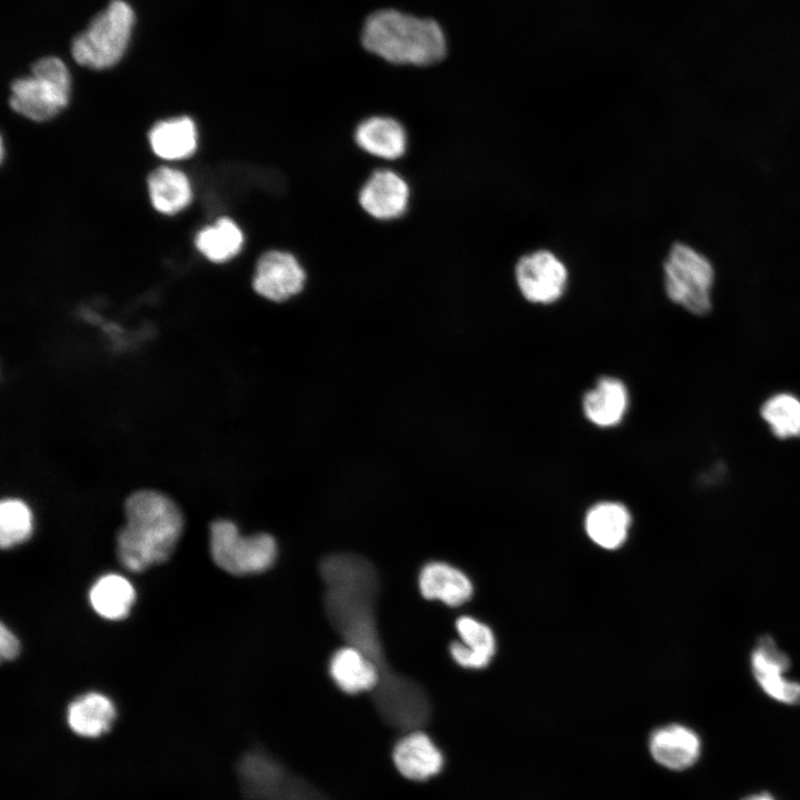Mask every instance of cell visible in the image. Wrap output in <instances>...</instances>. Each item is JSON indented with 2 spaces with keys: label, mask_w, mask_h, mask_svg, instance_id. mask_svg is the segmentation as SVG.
Listing matches in <instances>:
<instances>
[{
  "label": "cell",
  "mask_w": 800,
  "mask_h": 800,
  "mask_svg": "<svg viewBox=\"0 0 800 800\" xmlns=\"http://www.w3.org/2000/svg\"><path fill=\"white\" fill-rule=\"evenodd\" d=\"M362 44L390 63L419 67L440 62L448 51L447 38L436 20L393 9L376 11L367 19Z\"/></svg>",
  "instance_id": "3"
},
{
  "label": "cell",
  "mask_w": 800,
  "mask_h": 800,
  "mask_svg": "<svg viewBox=\"0 0 800 800\" xmlns=\"http://www.w3.org/2000/svg\"><path fill=\"white\" fill-rule=\"evenodd\" d=\"M632 517L626 506L614 501H602L592 506L584 517L588 538L604 550H617L629 536Z\"/></svg>",
  "instance_id": "20"
},
{
  "label": "cell",
  "mask_w": 800,
  "mask_h": 800,
  "mask_svg": "<svg viewBox=\"0 0 800 800\" xmlns=\"http://www.w3.org/2000/svg\"><path fill=\"white\" fill-rule=\"evenodd\" d=\"M516 280L524 299L548 304L559 300L564 293L568 271L556 254L548 250H538L519 259Z\"/></svg>",
  "instance_id": "10"
},
{
  "label": "cell",
  "mask_w": 800,
  "mask_h": 800,
  "mask_svg": "<svg viewBox=\"0 0 800 800\" xmlns=\"http://www.w3.org/2000/svg\"><path fill=\"white\" fill-rule=\"evenodd\" d=\"M320 574L326 587L324 610L332 627L349 646L381 668V680L392 674L377 628L380 583L373 564L358 554L336 553L321 560Z\"/></svg>",
  "instance_id": "1"
},
{
  "label": "cell",
  "mask_w": 800,
  "mask_h": 800,
  "mask_svg": "<svg viewBox=\"0 0 800 800\" xmlns=\"http://www.w3.org/2000/svg\"><path fill=\"white\" fill-rule=\"evenodd\" d=\"M742 800H776L770 793L767 792H759L750 794Z\"/></svg>",
  "instance_id": "30"
},
{
  "label": "cell",
  "mask_w": 800,
  "mask_h": 800,
  "mask_svg": "<svg viewBox=\"0 0 800 800\" xmlns=\"http://www.w3.org/2000/svg\"><path fill=\"white\" fill-rule=\"evenodd\" d=\"M20 652L18 638L3 623L0 628V656L2 660H12Z\"/></svg>",
  "instance_id": "29"
},
{
  "label": "cell",
  "mask_w": 800,
  "mask_h": 800,
  "mask_svg": "<svg viewBox=\"0 0 800 800\" xmlns=\"http://www.w3.org/2000/svg\"><path fill=\"white\" fill-rule=\"evenodd\" d=\"M244 242L243 232L230 218L221 217L196 237L198 250L210 261L221 263L236 257Z\"/></svg>",
  "instance_id": "26"
},
{
  "label": "cell",
  "mask_w": 800,
  "mask_h": 800,
  "mask_svg": "<svg viewBox=\"0 0 800 800\" xmlns=\"http://www.w3.org/2000/svg\"><path fill=\"white\" fill-rule=\"evenodd\" d=\"M702 742L690 727L669 723L653 730L649 738L651 757L660 766L681 771L692 767L700 758Z\"/></svg>",
  "instance_id": "14"
},
{
  "label": "cell",
  "mask_w": 800,
  "mask_h": 800,
  "mask_svg": "<svg viewBox=\"0 0 800 800\" xmlns=\"http://www.w3.org/2000/svg\"><path fill=\"white\" fill-rule=\"evenodd\" d=\"M761 417L776 437H800V399L794 394L781 392L770 397L761 407Z\"/></svg>",
  "instance_id": "27"
},
{
  "label": "cell",
  "mask_w": 800,
  "mask_h": 800,
  "mask_svg": "<svg viewBox=\"0 0 800 800\" xmlns=\"http://www.w3.org/2000/svg\"><path fill=\"white\" fill-rule=\"evenodd\" d=\"M423 598L438 600L449 607H459L473 594L470 578L459 568L442 561H431L422 567L418 578Z\"/></svg>",
  "instance_id": "19"
},
{
  "label": "cell",
  "mask_w": 800,
  "mask_h": 800,
  "mask_svg": "<svg viewBox=\"0 0 800 800\" xmlns=\"http://www.w3.org/2000/svg\"><path fill=\"white\" fill-rule=\"evenodd\" d=\"M209 544L214 563L234 576L267 571L278 553L273 537L268 533L243 537L229 520H217L210 524Z\"/></svg>",
  "instance_id": "7"
},
{
  "label": "cell",
  "mask_w": 800,
  "mask_h": 800,
  "mask_svg": "<svg viewBox=\"0 0 800 800\" xmlns=\"http://www.w3.org/2000/svg\"><path fill=\"white\" fill-rule=\"evenodd\" d=\"M306 279V271L292 252L271 249L257 261L252 288L264 299L280 302L301 292Z\"/></svg>",
  "instance_id": "12"
},
{
  "label": "cell",
  "mask_w": 800,
  "mask_h": 800,
  "mask_svg": "<svg viewBox=\"0 0 800 800\" xmlns=\"http://www.w3.org/2000/svg\"><path fill=\"white\" fill-rule=\"evenodd\" d=\"M134 23L132 8L123 0H112L77 34L71 43L74 61L101 70L120 61L128 47Z\"/></svg>",
  "instance_id": "5"
},
{
  "label": "cell",
  "mask_w": 800,
  "mask_h": 800,
  "mask_svg": "<svg viewBox=\"0 0 800 800\" xmlns=\"http://www.w3.org/2000/svg\"><path fill=\"white\" fill-rule=\"evenodd\" d=\"M152 151L167 160L191 156L197 148V130L189 117L172 118L157 122L149 132Z\"/></svg>",
  "instance_id": "23"
},
{
  "label": "cell",
  "mask_w": 800,
  "mask_h": 800,
  "mask_svg": "<svg viewBox=\"0 0 800 800\" xmlns=\"http://www.w3.org/2000/svg\"><path fill=\"white\" fill-rule=\"evenodd\" d=\"M377 711L391 727L418 730L430 718L431 707L423 688L412 679L392 674L372 691Z\"/></svg>",
  "instance_id": "9"
},
{
  "label": "cell",
  "mask_w": 800,
  "mask_h": 800,
  "mask_svg": "<svg viewBox=\"0 0 800 800\" xmlns=\"http://www.w3.org/2000/svg\"><path fill=\"white\" fill-rule=\"evenodd\" d=\"M126 523L117 536V553L131 571H143L169 559L183 529L178 506L156 490L131 493L124 503Z\"/></svg>",
  "instance_id": "2"
},
{
  "label": "cell",
  "mask_w": 800,
  "mask_h": 800,
  "mask_svg": "<svg viewBox=\"0 0 800 800\" xmlns=\"http://www.w3.org/2000/svg\"><path fill=\"white\" fill-rule=\"evenodd\" d=\"M33 520L29 507L19 499H3L0 504V544L12 548L32 534Z\"/></svg>",
  "instance_id": "28"
},
{
  "label": "cell",
  "mask_w": 800,
  "mask_h": 800,
  "mask_svg": "<svg viewBox=\"0 0 800 800\" xmlns=\"http://www.w3.org/2000/svg\"><path fill=\"white\" fill-rule=\"evenodd\" d=\"M392 759L398 771L414 781L437 776L444 763L440 749L428 734L419 730L408 732L396 743Z\"/></svg>",
  "instance_id": "17"
},
{
  "label": "cell",
  "mask_w": 800,
  "mask_h": 800,
  "mask_svg": "<svg viewBox=\"0 0 800 800\" xmlns=\"http://www.w3.org/2000/svg\"><path fill=\"white\" fill-rule=\"evenodd\" d=\"M10 90L9 102L17 113L33 121H47L68 104L71 77L62 60L43 57L33 62L29 76L13 80Z\"/></svg>",
  "instance_id": "4"
},
{
  "label": "cell",
  "mask_w": 800,
  "mask_h": 800,
  "mask_svg": "<svg viewBox=\"0 0 800 800\" xmlns=\"http://www.w3.org/2000/svg\"><path fill=\"white\" fill-rule=\"evenodd\" d=\"M791 660L770 637L760 638L750 654L751 673L770 699L782 704L800 703V682L790 679Z\"/></svg>",
  "instance_id": "11"
},
{
  "label": "cell",
  "mask_w": 800,
  "mask_h": 800,
  "mask_svg": "<svg viewBox=\"0 0 800 800\" xmlns=\"http://www.w3.org/2000/svg\"><path fill=\"white\" fill-rule=\"evenodd\" d=\"M116 713V707L108 697L88 692L69 704L67 722L78 736L98 738L111 728Z\"/></svg>",
  "instance_id": "22"
},
{
  "label": "cell",
  "mask_w": 800,
  "mask_h": 800,
  "mask_svg": "<svg viewBox=\"0 0 800 800\" xmlns=\"http://www.w3.org/2000/svg\"><path fill=\"white\" fill-rule=\"evenodd\" d=\"M329 673L336 686L348 694L372 692L381 681V668L364 652L344 646L329 660Z\"/></svg>",
  "instance_id": "16"
},
{
  "label": "cell",
  "mask_w": 800,
  "mask_h": 800,
  "mask_svg": "<svg viewBox=\"0 0 800 800\" xmlns=\"http://www.w3.org/2000/svg\"><path fill=\"white\" fill-rule=\"evenodd\" d=\"M358 203L371 219L378 221L399 219L409 208L410 186L397 171L379 168L361 184Z\"/></svg>",
  "instance_id": "13"
},
{
  "label": "cell",
  "mask_w": 800,
  "mask_h": 800,
  "mask_svg": "<svg viewBox=\"0 0 800 800\" xmlns=\"http://www.w3.org/2000/svg\"><path fill=\"white\" fill-rule=\"evenodd\" d=\"M148 189L152 206L164 214L179 212L192 197L187 176L168 167L157 168L149 174Z\"/></svg>",
  "instance_id": "24"
},
{
  "label": "cell",
  "mask_w": 800,
  "mask_h": 800,
  "mask_svg": "<svg viewBox=\"0 0 800 800\" xmlns=\"http://www.w3.org/2000/svg\"><path fill=\"white\" fill-rule=\"evenodd\" d=\"M628 404L629 396L624 383L612 377L598 380L582 400L586 418L601 428L619 424L628 410Z\"/></svg>",
  "instance_id": "21"
},
{
  "label": "cell",
  "mask_w": 800,
  "mask_h": 800,
  "mask_svg": "<svg viewBox=\"0 0 800 800\" xmlns=\"http://www.w3.org/2000/svg\"><path fill=\"white\" fill-rule=\"evenodd\" d=\"M357 147L386 161L402 158L408 150V134L403 124L391 116L376 114L359 121L353 131Z\"/></svg>",
  "instance_id": "15"
},
{
  "label": "cell",
  "mask_w": 800,
  "mask_h": 800,
  "mask_svg": "<svg viewBox=\"0 0 800 800\" xmlns=\"http://www.w3.org/2000/svg\"><path fill=\"white\" fill-rule=\"evenodd\" d=\"M663 278L672 302L697 316L710 312L714 270L706 256L686 243H674L663 264Z\"/></svg>",
  "instance_id": "6"
},
{
  "label": "cell",
  "mask_w": 800,
  "mask_h": 800,
  "mask_svg": "<svg viewBox=\"0 0 800 800\" xmlns=\"http://www.w3.org/2000/svg\"><path fill=\"white\" fill-rule=\"evenodd\" d=\"M239 776L250 800H330L263 751L250 754L242 762Z\"/></svg>",
  "instance_id": "8"
},
{
  "label": "cell",
  "mask_w": 800,
  "mask_h": 800,
  "mask_svg": "<svg viewBox=\"0 0 800 800\" xmlns=\"http://www.w3.org/2000/svg\"><path fill=\"white\" fill-rule=\"evenodd\" d=\"M460 641H453L449 652L453 661L464 669L480 670L490 664L497 651V639L484 622L461 616L456 620Z\"/></svg>",
  "instance_id": "18"
},
{
  "label": "cell",
  "mask_w": 800,
  "mask_h": 800,
  "mask_svg": "<svg viewBox=\"0 0 800 800\" xmlns=\"http://www.w3.org/2000/svg\"><path fill=\"white\" fill-rule=\"evenodd\" d=\"M89 599L94 611L109 620H119L128 616L136 592L132 584L114 573L100 577L90 589Z\"/></svg>",
  "instance_id": "25"
}]
</instances>
